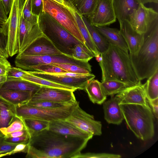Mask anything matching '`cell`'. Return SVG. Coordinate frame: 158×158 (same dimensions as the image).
Segmentation results:
<instances>
[{
	"mask_svg": "<svg viewBox=\"0 0 158 158\" xmlns=\"http://www.w3.org/2000/svg\"><path fill=\"white\" fill-rule=\"evenodd\" d=\"M89 140L45 129L32 135L27 158H75Z\"/></svg>",
	"mask_w": 158,
	"mask_h": 158,
	"instance_id": "obj_1",
	"label": "cell"
},
{
	"mask_svg": "<svg viewBox=\"0 0 158 158\" xmlns=\"http://www.w3.org/2000/svg\"><path fill=\"white\" fill-rule=\"evenodd\" d=\"M99 62L102 71V81L115 80L130 86L141 82L132 66L129 54L121 48L110 44L107 49L101 53Z\"/></svg>",
	"mask_w": 158,
	"mask_h": 158,
	"instance_id": "obj_2",
	"label": "cell"
},
{
	"mask_svg": "<svg viewBox=\"0 0 158 158\" xmlns=\"http://www.w3.org/2000/svg\"><path fill=\"white\" fill-rule=\"evenodd\" d=\"M129 56L140 81L148 78L158 69V22L143 34V41L137 54Z\"/></svg>",
	"mask_w": 158,
	"mask_h": 158,
	"instance_id": "obj_3",
	"label": "cell"
},
{
	"mask_svg": "<svg viewBox=\"0 0 158 158\" xmlns=\"http://www.w3.org/2000/svg\"><path fill=\"white\" fill-rule=\"evenodd\" d=\"M119 105L128 127L138 138L146 141L153 137L154 116L149 106L131 104Z\"/></svg>",
	"mask_w": 158,
	"mask_h": 158,
	"instance_id": "obj_4",
	"label": "cell"
},
{
	"mask_svg": "<svg viewBox=\"0 0 158 158\" xmlns=\"http://www.w3.org/2000/svg\"><path fill=\"white\" fill-rule=\"evenodd\" d=\"M38 24L43 34L64 54L72 56L74 47L78 44H83L66 29L44 11L39 16Z\"/></svg>",
	"mask_w": 158,
	"mask_h": 158,
	"instance_id": "obj_5",
	"label": "cell"
},
{
	"mask_svg": "<svg viewBox=\"0 0 158 158\" xmlns=\"http://www.w3.org/2000/svg\"><path fill=\"white\" fill-rule=\"evenodd\" d=\"M24 0H13L7 20L1 29L6 40V51L10 57L19 52L20 19Z\"/></svg>",
	"mask_w": 158,
	"mask_h": 158,
	"instance_id": "obj_6",
	"label": "cell"
},
{
	"mask_svg": "<svg viewBox=\"0 0 158 158\" xmlns=\"http://www.w3.org/2000/svg\"><path fill=\"white\" fill-rule=\"evenodd\" d=\"M78 103L77 101L71 104L53 109L36 107L24 104L15 106L16 117L23 119H37L49 122L57 120H65Z\"/></svg>",
	"mask_w": 158,
	"mask_h": 158,
	"instance_id": "obj_7",
	"label": "cell"
},
{
	"mask_svg": "<svg viewBox=\"0 0 158 158\" xmlns=\"http://www.w3.org/2000/svg\"><path fill=\"white\" fill-rule=\"evenodd\" d=\"M43 11L51 16L85 46L76 19L71 11L52 0H43Z\"/></svg>",
	"mask_w": 158,
	"mask_h": 158,
	"instance_id": "obj_8",
	"label": "cell"
},
{
	"mask_svg": "<svg viewBox=\"0 0 158 158\" xmlns=\"http://www.w3.org/2000/svg\"><path fill=\"white\" fill-rule=\"evenodd\" d=\"M16 67L27 70L32 66L40 64L66 63L74 64L91 71V66L88 62L81 61L64 54L56 55L32 56L18 54L15 60Z\"/></svg>",
	"mask_w": 158,
	"mask_h": 158,
	"instance_id": "obj_9",
	"label": "cell"
},
{
	"mask_svg": "<svg viewBox=\"0 0 158 158\" xmlns=\"http://www.w3.org/2000/svg\"><path fill=\"white\" fill-rule=\"evenodd\" d=\"M128 21L135 31L143 34L158 22V14L152 8L139 3L138 8L129 15Z\"/></svg>",
	"mask_w": 158,
	"mask_h": 158,
	"instance_id": "obj_10",
	"label": "cell"
},
{
	"mask_svg": "<svg viewBox=\"0 0 158 158\" xmlns=\"http://www.w3.org/2000/svg\"><path fill=\"white\" fill-rule=\"evenodd\" d=\"M82 131L94 135L102 134L101 122L94 120L93 115L83 110L77 104L66 119Z\"/></svg>",
	"mask_w": 158,
	"mask_h": 158,
	"instance_id": "obj_11",
	"label": "cell"
},
{
	"mask_svg": "<svg viewBox=\"0 0 158 158\" xmlns=\"http://www.w3.org/2000/svg\"><path fill=\"white\" fill-rule=\"evenodd\" d=\"M73 92L69 89L41 86L28 102L50 101L73 103L77 101Z\"/></svg>",
	"mask_w": 158,
	"mask_h": 158,
	"instance_id": "obj_12",
	"label": "cell"
},
{
	"mask_svg": "<svg viewBox=\"0 0 158 158\" xmlns=\"http://www.w3.org/2000/svg\"><path fill=\"white\" fill-rule=\"evenodd\" d=\"M87 19L94 26H106L114 23L116 19L112 0H98L93 12Z\"/></svg>",
	"mask_w": 158,
	"mask_h": 158,
	"instance_id": "obj_13",
	"label": "cell"
},
{
	"mask_svg": "<svg viewBox=\"0 0 158 158\" xmlns=\"http://www.w3.org/2000/svg\"><path fill=\"white\" fill-rule=\"evenodd\" d=\"M31 73L52 82L72 87L76 90H85L88 83L94 79L95 76L92 73L81 77L57 75L53 73L28 71Z\"/></svg>",
	"mask_w": 158,
	"mask_h": 158,
	"instance_id": "obj_14",
	"label": "cell"
},
{
	"mask_svg": "<svg viewBox=\"0 0 158 158\" xmlns=\"http://www.w3.org/2000/svg\"><path fill=\"white\" fill-rule=\"evenodd\" d=\"M43 35L38 23L33 24L27 21L23 18L21 12L19 22V50L18 54L22 53L34 41Z\"/></svg>",
	"mask_w": 158,
	"mask_h": 158,
	"instance_id": "obj_15",
	"label": "cell"
},
{
	"mask_svg": "<svg viewBox=\"0 0 158 158\" xmlns=\"http://www.w3.org/2000/svg\"><path fill=\"white\" fill-rule=\"evenodd\" d=\"M145 84L141 82L130 87L117 94L120 104H138L149 106Z\"/></svg>",
	"mask_w": 158,
	"mask_h": 158,
	"instance_id": "obj_16",
	"label": "cell"
},
{
	"mask_svg": "<svg viewBox=\"0 0 158 158\" xmlns=\"http://www.w3.org/2000/svg\"><path fill=\"white\" fill-rule=\"evenodd\" d=\"M119 24V31L127 45L129 55L136 56L142 44L144 34L135 31L127 20H124Z\"/></svg>",
	"mask_w": 158,
	"mask_h": 158,
	"instance_id": "obj_17",
	"label": "cell"
},
{
	"mask_svg": "<svg viewBox=\"0 0 158 158\" xmlns=\"http://www.w3.org/2000/svg\"><path fill=\"white\" fill-rule=\"evenodd\" d=\"M61 54L63 53L43 34L34 41L22 53L18 54L42 56Z\"/></svg>",
	"mask_w": 158,
	"mask_h": 158,
	"instance_id": "obj_18",
	"label": "cell"
},
{
	"mask_svg": "<svg viewBox=\"0 0 158 158\" xmlns=\"http://www.w3.org/2000/svg\"><path fill=\"white\" fill-rule=\"evenodd\" d=\"M48 129L60 134L77 137L89 140L92 139L93 136L79 129L65 120H57L50 122Z\"/></svg>",
	"mask_w": 158,
	"mask_h": 158,
	"instance_id": "obj_19",
	"label": "cell"
},
{
	"mask_svg": "<svg viewBox=\"0 0 158 158\" xmlns=\"http://www.w3.org/2000/svg\"><path fill=\"white\" fill-rule=\"evenodd\" d=\"M117 98L113 95L103 103L104 118L108 123L119 125L124 119Z\"/></svg>",
	"mask_w": 158,
	"mask_h": 158,
	"instance_id": "obj_20",
	"label": "cell"
},
{
	"mask_svg": "<svg viewBox=\"0 0 158 158\" xmlns=\"http://www.w3.org/2000/svg\"><path fill=\"white\" fill-rule=\"evenodd\" d=\"M113 8L116 17L119 24L128 20L129 16L138 8L139 3L137 0H112Z\"/></svg>",
	"mask_w": 158,
	"mask_h": 158,
	"instance_id": "obj_21",
	"label": "cell"
},
{
	"mask_svg": "<svg viewBox=\"0 0 158 158\" xmlns=\"http://www.w3.org/2000/svg\"><path fill=\"white\" fill-rule=\"evenodd\" d=\"M94 27L110 44L118 47L128 53L127 45L119 30L106 26Z\"/></svg>",
	"mask_w": 158,
	"mask_h": 158,
	"instance_id": "obj_22",
	"label": "cell"
},
{
	"mask_svg": "<svg viewBox=\"0 0 158 158\" xmlns=\"http://www.w3.org/2000/svg\"><path fill=\"white\" fill-rule=\"evenodd\" d=\"M65 1L66 7L68 8L74 15L79 30L84 40L86 47L93 53L94 57L97 55L101 54L97 49L86 27L83 19L82 16L72 7L66 1Z\"/></svg>",
	"mask_w": 158,
	"mask_h": 158,
	"instance_id": "obj_23",
	"label": "cell"
},
{
	"mask_svg": "<svg viewBox=\"0 0 158 158\" xmlns=\"http://www.w3.org/2000/svg\"><path fill=\"white\" fill-rule=\"evenodd\" d=\"M34 93L32 92L14 90H0V97L15 106L27 103Z\"/></svg>",
	"mask_w": 158,
	"mask_h": 158,
	"instance_id": "obj_24",
	"label": "cell"
},
{
	"mask_svg": "<svg viewBox=\"0 0 158 158\" xmlns=\"http://www.w3.org/2000/svg\"><path fill=\"white\" fill-rule=\"evenodd\" d=\"M16 117L15 106L0 97V128L8 126Z\"/></svg>",
	"mask_w": 158,
	"mask_h": 158,
	"instance_id": "obj_25",
	"label": "cell"
},
{
	"mask_svg": "<svg viewBox=\"0 0 158 158\" xmlns=\"http://www.w3.org/2000/svg\"><path fill=\"white\" fill-rule=\"evenodd\" d=\"M85 90L90 100L94 104H102L106 99L107 96L102 88L101 82L97 80L94 79L89 82L85 87Z\"/></svg>",
	"mask_w": 158,
	"mask_h": 158,
	"instance_id": "obj_26",
	"label": "cell"
},
{
	"mask_svg": "<svg viewBox=\"0 0 158 158\" xmlns=\"http://www.w3.org/2000/svg\"><path fill=\"white\" fill-rule=\"evenodd\" d=\"M41 86L31 82L12 79L7 77V81L0 87V90H14L35 93Z\"/></svg>",
	"mask_w": 158,
	"mask_h": 158,
	"instance_id": "obj_27",
	"label": "cell"
},
{
	"mask_svg": "<svg viewBox=\"0 0 158 158\" xmlns=\"http://www.w3.org/2000/svg\"><path fill=\"white\" fill-rule=\"evenodd\" d=\"M82 19L99 52L101 53L106 51L110 44L94 26L90 24L86 18L82 16Z\"/></svg>",
	"mask_w": 158,
	"mask_h": 158,
	"instance_id": "obj_28",
	"label": "cell"
},
{
	"mask_svg": "<svg viewBox=\"0 0 158 158\" xmlns=\"http://www.w3.org/2000/svg\"><path fill=\"white\" fill-rule=\"evenodd\" d=\"M98 0H67L82 16L88 18L92 14Z\"/></svg>",
	"mask_w": 158,
	"mask_h": 158,
	"instance_id": "obj_29",
	"label": "cell"
},
{
	"mask_svg": "<svg viewBox=\"0 0 158 158\" xmlns=\"http://www.w3.org/2000/svg\"><path fill=\"white\" fill-rule=\"evenodd\" d=\"M102 88L106 96H113L131 87L127 84L120 81L109 80L101 82Z\"/></svg>",
	"mask_w": 158,
	"mask_h": 158,
	"instance_id": "obj_30",
	"label": "cell"
},
{
	"mask_svg": "<svg viewBox=\"0 0 158 158\" xmlns=\"http://www.w3.org/2000/svg\"><path fill=\"white\" fill-rule=\"evenodd\" d=\"M145 85L148 102L158 99V69L148 78Z\"/></svg>",
	"mask_w": 158,
	"mask_h": 158,
	"instance_id": "obj_31",
	"label": "cell"
},
{
	"mask_svg": "<svg viewBox=\"0 0 158 158\" xmlns=\"http://www.w3.org/2000/svg\"><path fill=\"white\" fill-rule=\"evenodd\" d=\"M20 118L23 120L31 137L38 132L48 128V121L37 119Z\"/></svg>",
	"mask_w": 158,
	"mask_h": 158,
	"instance_id": "obj_32",
	"label": "cell"
},
{
	"mask_svg": "<svg viewBox=\"0 0 158 158\" xmlns=\"http://www.w3.org/2000/svg\"><path fill=\"white\" fill-rule=\"evenodd\" d=\"M72 56L75 59L88 62L94 56L93 53L83 44H78L72 50Z\"/></svg>",
	"mask_w": 158,
	"mask_h": 158,
	"instance_id": "obj_33",
	"label": "cell"
},
{
	"mask_svg": "<svg viewBox=\"0 0 158 158\" xmlns=\"http://www.w3.org/2000/svg\"><path fill=\"white\" fill-rule=\"evenodd\" d=\"M26 71H36L48 73L67 72L62 69L51 64H40L30 66L28 68Z\"/></svg>",
	"mask_w": 158,
	"mask_h": 158,
	"instance_id": "obj_34",
	"label": "cell"
},
{
	"mask_svg": "<svg viewBox=\"0 0 158 158\" xmlns=\"http://www.w3.org/2000/svg\"><path fill=\"white\" fill-rule=\"evenodd\" d=\"M27 129L23 120L17 117L7 127L0 128V132L5 136L11 133Z\"/></svg>",
	"mask_w": 158,
	"mask_h": 158,
	"instance_id": "obj_35",
	"label": "cell"
},
{
	"mask_svg": "<svg viewBox=\"0 0 158 158\" xmlns=\"http://www.w3.org/2000/svg\"><path fill=\"white\" fill-rule=\"evenodd\" d=\"M22 14L24 19L27 21L33 24L38 23V17L31 13V0H25Z\"/></svg>",
	"mask_w": 158,
	"mask_h": 158,
	"instance_id": "obj_36",
	"label": "cell"
},
{
	"mask_svg": "<svg viewBox=\"0 0 158 158\" xmlns=\"http://www.w3.org/2000/svg\"><path fill=\"white\" fill-rule=\"evenodd\" d=\"M51 64L58 67L67 72L87 74L91 73V71L76 65L66 63H53Z\"/></svg>",
	"mask_w": 158,
	"mask_h": 158,
	"instance_id": "obj_37",
	"label": "cell"
},
{
	"mask_svg": "<svg viewBox=\"0 0 158 158\" xmlns=\"http://www.w3.org/2000/svg\"><path fill=\"white\" fill-rule=\"evenodd\" d=\"M26 104L32 106L45 108L53 109L61 107L73 103L71 104L50 101H40L28 102Z\"/></svg>",
	"mask_w": 158,
	"mask_h": 158,
	"instance_id": "obj_38",
	"label": "cell"
},
{
	"mask_svg": "<svg viewBox=\"0 0 158 158\" xmlns=\"http://www.w3.org/2000/svg\"><path fill=\"white\" fill-rule=\"evenodd\" d=\"M121 155L118 154L109 153H81L77 155L75 158H120Z\"/></svg>",
	"mask_w": 158,
	"mask_h": 158,
	"instance_id": "obj_39",
	"label": "cell"
},
{
	"mask_svg": "<svg viewBox=\"0 0 158 158\" xmlns=\"http://www.w3.org/2000/svg\"><path fill=\"white\" fill-rule=\"evenodd\" d=\"M6 141L4 135L0 134V153H4L9 152L12 150L18 144Z\"/></svg>",
	"mask_w": 158,
	"mask_h": 158,
	"instance_id": "obj_40",
	"label": "cell"
},
{
	"mask_svg": "<svg viewBox=\"0 0 158 158\" xmlns=\"http://www.w3.org/2000/svg\"><path fill=\"white\" fill-rule=\"evenodd\" d=\"M43 0H31V13L37 17L43 11Z\"/></svg>",
	"mask_w": 158,
	"mask_h": 158,
	"instance_id": "obj_41",
	"label": "cell"
},
{
	"mask_svg": "<svg viewBox=\"0 0 158 158\" xmlns=\"http://www.w3.org/2000/svg\"><path fill=\"white\" fill-rule=\"evenodd\" d=\"M30 138L31 136L29 134H27L22 136L15 138H6L5 137V140L9 142L14 143H24L26 144L28 143Z\"/></svg>",
	"mask_w": 158,
	"mask_h": 158,
	"instance_id": "obj_42",
	"label": "cell"
},
{
	"mask_svg": "<svg viewBox=\"0 0 158 158\" xmlns=\"http://www.w3.org/2000/svg\"><path fill=\"white\" fill-rule=\"evenodd\" d=\"M28 147V143H19L16 145L12 150L9 152V156L16 153L20 152L27 153Z\"/></svg>",
	"mask_w": 158,
	"mask_h": 158,
	"instance_id": "obj_43",
	"label": "cell"
},
{
	"mask_svg": "<svg viewBox=\"0 0 158 158\" xmlns=\"http://www.w3.org/2000/svg\"><path fill=\"white\" fill-rule=\"evenodd\" d=\"M8 19L7 16L6 14L4 9L0 0V27L6 22Z\"/></svg>",
	"mask_w": 158,
	"mask_h": 158,
	"instance_id": "obj_44",
	"label": "cell"
},
{
	"mask_svg": "<svg viewBox=\"0 0 158 158\" xmlns=\"http://www.w3.org/2000/svg\"><path fill=\"white\" fill-rule=\"evenodd\" d=\"M27 134L30 135L27 129H24L22 130L13 132L8 134L4 136V137L6 138H15L22 136Z\"/></svg>",
	"mask_w": 158,
	"mask_h": 158,
	"instance_id": "obj_45",
	"label": "cell"
},
{
	"mask_svg": "<svg viewBox=\"0 0 158 158\" xmlns=\"http://www.w3.org/2000/svg\"><path fill=\"white\" fill-rule=\"evenodd\" d=\"M1 1L6 14L7 16L10 13L13 0H1Z\"/></svg>",
	"mask_w": 158,
	"mask_h": 158,
	"instance_id": "obj_46",
	"label": "cell"
},
{
	"mask_svg": "<svg viewBox=\"0 0 158 158\" xmlns=\"http://www.w3.org/2000/svg\"><path fill=\"white\" fill-rule=\"evenodd\" d=\"M148 102L151 106L153 114L157 118L158 115V99Z\"/></svg>",
	"mask_w": 158,
	"mask_h": 158,
	"instance_id": "obj_47",
	"label": "cell"
},
{
	"mask_svg": "<svg viewBox=\"0 0 158 158\" xmlns=\"http://www.w3.org/2000/svg\"><path fill=\"white\" fill-rule=\"evenodd\" d=\"M6 39L1 33L0 27V48L6 51Z\"/></svg>",
	"mask_w": 158,
	"mask_h": 158,
	"instance_id": "obj_48",
	"label": "cell"
},
{
	"mask_svg": "<svg viewBox=\"0 0 158 158\" xmlns=\"http://www.w3.org/2000/svg\"><path fill=\"white\" fill-rule=\"evenodd\" d=\"M11 66L0 63V75L7 74L8 69Z\"/></svg>",
	"mask_w": 158,
	"mask_h": 158,
	"instance_id": "obj_49",
	"label": "cell"
},
{
	"mask_svg": "<svg viewBox=\"0 0 158 158\" xmlns=\"http://www.w3.org/2000/svg\"><path fill=\"white\" fill-rule=\"evenodd\" d=\"M7 74L0 75V87L7 80Z\"/></svg>",
	"mask_w": 158,
	"mask_h": 158,
	"instance_id": "obj_50",
	"label": "cell"
},
{
	"mask_svg": "<svg viewBox=\"0 0 158 158\" xmlns=\"http://www.w3.org/2000/svg\"><path fill=\"white\" fill-rule=\"evenodd\" d=\"M139 3H141L143 4L148 3H154L157 4L158 0H137Z\"/></svg>",
	"mask_w": 158,
	"mask_h": 158,
	"instance_id": "obj_51",
	"label": "cell"
},
{
	"mask_svg": "<svg viewBox=\"0 0 158 158\" xmlns=\"http://www.w3.org/2000/svg\"><path fill=\"white\" fill-rule=\"evenodd\" d=\"M65 7L66 3L64 0H52Z\"/></svg>",
	"mask_w": 158,
	"mask_h": 158,
	"instance_id": "obj_52",
	"label": "cell"
},
{
	"mask_svg": "<svg viewBox=\"0 0 158 158\" xmlns=\"http://www.w3.org/2000/svg\"><path fill=\"white\" fill-rule=\"evenodd\" d=\"M6 55L5 51L0 48V60H1Z\"/></svg>",
	"mask_w": 158,
	"mask_h": 158,
	"instance_id": "obj_53",
	"label": "cell"
},
{
	"mask_svg": "<svg viewBox=\"0 0 158 158\" xmlns=\"http://www.w3.org/2000/svg\"><path fill=\"white\" fill-rule=\"evenodd\" d=\"M95 57L96 60L98 62H99L102 60V58L101 55V54L97 55Z\"/></svg>",
	"mask_w": 158,
	"mask_h": 158,
	"instance_id": "obj_54",
	"label": "cell"
},
{
	"mask_svg": "<svg viewBox=\"0 0 158 158\" xmlns=\"http://www.w3.org/2000/svg\"><path fill=\"white\" fill-rule=\"evenodd\" d=\"M7 156H9V152L4 153H0V157Z\"/></svg>",
	"mask_w": 158,
	"mask_h": 158,
	"instance_id": "obj_55",
	"label": "cell"
}]
</instances>
